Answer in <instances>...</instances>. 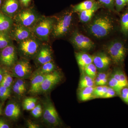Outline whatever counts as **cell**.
Segmentation results:
<instances>
[{
	"instance_id": "cell-46",
	"label": "cell",
	"mask_w": 128,
	"mask_h": 128,
	"mask_svg": "<svg viewBox=\"0 0 128 128\" xmlns=\"http://www.w3.org/2000/svg\"><path fill=\"white\" fill-rule=\"evenodd\" d=\"M94 81H95V84H96V86H102V80L98 76H96L94 80Z\"/></svg>"
},
{
	"instance_id": "cell-14",
	"label": "cell",
	"mask_w": 128,
	"mask_h": 128,
	"mask_svg": "<svg viewBox=\"0 0 128 128\" xmlns=\"http://www.w3.org/2000/svg\"><path fill=\"white\" fill-rule=\"evenodd\" d=\"M22 9L19 0H4L0 11L13 18Z\"/></svg>"
},
{
	"instance_id": "cell-17",
	"label": "cell",
	"mask_w": 128,
	"mask_h": 128,
	"mask_svg": "<svg viewBox=\"0 0 128 128\" xmlns=\"http://www.w3.org/2000/svg\"><path fill=\"white\" fill-rule=\"evenodd\" d=\"M46 75L32 74L30 77V86L28 94L36 95L41 93L42 82Z\"/></svg>"
},
{
	"instance_id": "cell-28",
	"label": "cell",
	"mask_w": 128,
	"mask_h": 128,
	"mask_svg": "<svg viewBox=\"0 0 128 128\" xmlns=\"http://www.w3.org/2000/svg\"><path fill=\"white\" fill-rule=\"evenodd\" d=\"M13 44V40L9 34L0 32V51Z\"/></svg>"
},
{
	"instance_id": "cell-10",
	"label": "cell",
	"mask_w": 128,
	"mask_h": 128,
	"mask_svg": "<svg viewBox=\"0 0 128 128\" xmlns=\"http://www.w3.org/2000/svg\"><path fill=\"white\" fill-rule=\"evenodd\" d=\"M73 46L81 51H89L94 48L95 44L91 40L80 32L78 30H74L70 38Z\"/></svg>"
},
{
	"instance_id": "cell-4",
	"label": "cell",
	"mask_w": 128,
	"mask_h": 128,
	"mask_svg": "<svg viewBox=\"0 0 128 128\" xmlns=\"http://www.w3.org/2000/svg\"><path fill=\"white\" fill-rule=\"evenodd\" d=\"M105 47L112 62L118 66L122 65L128 51L125 43L121 40L115 39L108 42Z\"/></svg>"
},
{
	"instance_id": "cell-30",
	"label": "cell",
	"mask_w": 128,
	"mask_h": 128,
	"mask_svg": "<svg viewBox=\"0 0 128 128\" xmlns=\"http://www.w3.org/2000/svg\"><path fill=\"white\" fill-rule=\"evenodd\" d=\"M86 74L95 80L96 76L97 68L93 63L89 64L82 69Z\"/></svg>"
},
{
	"instance_id": "cell-34",
	"label": "cell",
	"mask_w": 128,
	"mask_h": 128,
	"mask_svg": "<svg viewBox=\"0 0 128 128\" xmlns=\"http://www.w3.org/2000/svg\"><path fill=\"white\" fill-rule=\"evenodd\" d=\"M12 90L15 96L18 99H20L24 96L26 92L22 90L18 85L14 82L12 84Z\"/></svg>"
},
{
	"instance_id": "cell-24",
	"label": "cell",
	"mask_w": 128,
	"mask_h": 128,
	"mask_svg": "<svg viewBox=\"0 0 128 128\" xmlns=\"http://www.w3.org/2000/svg\"><path fill=\"white\" fill-rule=\"evenodd\" d=\"M94 86L85 88L83 89H80L79 92V98L80 100L85 102L90 100L92 98H94L93 91Z\"/></svg>"
},
{
	"instance_id": "cell-8",
	"label": "cell",
	"mask_w": 128,
	"mask_h": 128,
	"mask_svg": "<svg viewBox=\"0 0 128 128\" xmlns=\"http://www.w3.org/2000/svg\"><path fill=\"white\" fill-rule=\"evenodd\" d=\"M13 78L29 79L32 74L33 70L30 60L20 58L9 70Z\"/></svg>"
},
{
	"instance_id": "cell-23",
	"label": "cell",
	"mask_w": 128,
	"mask_h": 128,
	"mask_svg": "<svg viewBox=\"0 0 128 128\" xmlns=\"http://www.w3.org/2000/svg\"><path fill=\"white\" fill-rule=\"evenodd\" d=\"M112 76L118 81L122 87L128 86V78L122 69L117 68L115 69Z\"/></svg>"
},
{
	"instance_id": "cell-11",
	"label": "cell",
	"mask_w": 128,
	"mask_h": 128,
	"mask_svg": "<svg viewBox=\"0 0 128 128\" xmlns=\"http://www.w3.org/2000/svg\"><path fill=\"white\" fill-rule=\"evenodd\" d=\"M9 34L12 40L17 43L34 36L32 29L14 22Z\"/></svg>"
},
{
	"instance_id": "cell-26",
	"label": "cell",
	"mask_w": 128,
	"mask_h": 128,
	"mask_svg": "<svg viewBox=\"0 0 128 128\" xmlns=\"http://www.w3.org/2000/svg\"><path fill=\"white\" fill-rule=\"evenodd\" d=\"M38 98L34 97H28L24 99L22 107L24 110L31 111L36 105Z\"/></svg>"
},
{
	"instance_id": "cell-9",
	"label": "cell",
	"mask_w": 128,
	"mask_h": 128,
	"mask_svg": "<svg viewBox=\"0 0 128 128\" xmlns=\"http://www.w3.org/2000/svg\"><path fill=\"white\" fill-rule=\"evenodd\" d=\"M18 56L16 47L12 44L0 51V64L9 70L18 60Z\"/></svg>"
},
{
	"instance_id": "cell-21",
	"label": "cell",
	"mask_w": 128,
	"mask_h": 128,
	"mask_svg": "<svg viewBox=\"0 0 128 128\" xmlns=\"http://www.w3.org/2000/svg\"><path fill=\"white\" fill-rule=\"evenodd\" d=\"M56 70V66L54 62L50 61L38 66V68L32 74L46 75L51 73Z\"/></svg>"
},
{
	"instance_id": "cell-18",
	"label": "cell",
	"mask_w": 128,
	"mask_h": 128,
	"mask_svg": "<svg viewBox=\"0 0 128 128\" xmlns=\"http://www.w3.org/2000/svg\"><path fill=\"white\" fill-rule=\"evenodd\" d=\"M102 6L97 1L92 8L78 12V17L80 22L83 23H88L95 15L96 12Z\"/></svg>"
},
{
	"instance_id": "cell-13",
	"label": "cell",
	"mask_w": 128,
	"mask_h": 128,
	"mask_svg": "<svg viewBox=\"0 0 128 128\" xmlns=\"http://www.w3.org/2000/svg\"><path fill=\"white\" fill-rule=\"evenodd\" d=\"M35 64L38 66L53 60V51L48 44H42L41 48L34 58Z\"/></svg>"
},
{
	"instance_id": "cell-41",
	"label": "cell",
	"mask_w": 128,
	"mask_h": 128,
	"mask_svg": "<svg viewBox=\"0 0 128 128\" xmlns=\"http://www.w3.org/2000/svg\"><path fill=\"white\" fill-rule=\"evenodd\" d=\"M22 8H27L30 6L32 0H19Z\"/></svg>"
},
{
	"instance_id": "cell-40",
	"label": "cell",
	"mask_w": 128,
	"mask_h": 128,
	"mask_svg": "<svg viewBox=\"0 0 128 128\" xmlns=\"http://www.w3.org/2000/svg\"><path fill=\"white\" fill-rule=\"evenodd\" d=\"M103 88V86H98L94 87L93 94L94 98H101L102 92Z\"/></svg>"
},
{
	"instance_id": "cell-3",
	"label": "cell",
	"mask_w": 128,
	"mask_h": 128,
	"mask_svg": "<svg viewBox=\"0 0 128 128\" xmlns=\"http://www.w3.org/2000/svg\"><path fill=\"white\" fill-rule=\"evenodd\" d=\"M56 18L42 16L39 20L32 28L34 36L43 43L48 42L50 40Z\"/></svg>"
},
{
	"instance_id": "cell-39",
	"label": "cell",
	"mask_w": 128,
	"mask_h": 128,
	"mask_svg": "<svg viewBox=\"0 0 128 128\" xmlns=\"http://www.w3.org/2000/svg\"><path fill=\"white\" fill-rule=\"evenodd\" d=\"M116 92L112 88L110 87H108L107 91L105 95L103 96L102 98H110L114 97L116 96Z\"/></svg>"
},
{
	"instance_id": "cell-43",
	"label": "cell",
	"mask_w": 128,
	"mask_h": 128,
	"mask_svg": "<svg viewBox=\"0 0 128 128\" xmlns=\"http://www.w3.org/2000/svg\"><path fill=\"white\" fill-rule=\"evenodd\" d=\"M10 128L9 124L4 119L0 118V128Z\"/></svg>"
},
{
	"instance_id": "cell-6",
	"label": "cell",
	"mask_w": 128,
	"mask_h": 128,
	"mask_svg": "<svg viewBox=\"0 0 128 128\" xmlns=\"http://www.w3.org/2000/svg\"><path fill=\"white\" fill-rule=\"evenodd\" d=\"M33 6L22 8L13 18L14 23L32 29L42 16Z\"/></svg>"
},
{
	"instance_id": "cell-47",
	"label": "cell",
	"mask_w": 128,
	"mask_h": 128,
	"mask_svg": "<svg viewBox=\"0 0 128 128\" xmlns=\"http://www.w3.org/2000/svg\"><path fill=\"white\" fill-rule=\"evenodd\" d=\"M2 105H3V102H0V116L2 114Z\"/></svg>"
},
{
	"instance_id": "cell-29",
	"label": "cell",
	"mask_w": 128,
	"mask_h": 128,
	"mask_svg": "<svg viewBox=\"0 0 128 128\" xmlns=\"http://www.w3.org/2000/svg\"><path fill=\"white\" fill-rule=\"evenodd\" d=\"M94 80L86 74L83 76L80 80L79 84V89H81L86 87H92L94 86Z\"/></svg>"
},
{
	"instance_id": "cell-22",
	"label": "cell",
	"mask_w": 128,
	"mask_h": 128,
	"mask_svg": "<svg viewBox=\"0 0 128 128\" xmlns=\"http://www.w3.org/2000/svg\"><path fill=\"white\" fill-rule=\"evenodd\" d=\"M96 2V0H86L74 6L72 10L73 13H78L88 10L93 7Z\"/></svg>"
},
{
	"instance_id": "cell-5",
	"label": "cell",
	"mask_w": 128,
	"mask_h": 128,
	"mask_svg": "<svg viewBox=\"0 0 128 128\" xmlns=\"http://www.w3.org/2000/svg\"><path fill=\"white\" fill-rule=\"evenodd\" d=\"M43 43L35 36L19 42L16 47L18 55L29 60L34 59Z\"/></svg>"
},
{
	"instance_id": "cell-33",
	"label": "cell",
	"mask_w": 128,
	"mask_h": 128,
	"mask_svg": "<svg viewBox=\"0 0 128 128\" xmlns=\"http://www.w3.org/2000/svg\"><path fill=\"white\" fill-rule=\"evenodd\" d=\"M102 6L111 10H115V0H98Z\"/></svg>"
},
{
	"instance_id": "cell-27",
	"label": "cell",
	"mask_w": 128,
	"mask_h": 128,
	"mask_svg": "<svg viewBox=\"0 0 128 128\" xmlns=\"http://www.w3.org/2000/svg\"><path fill=\"white\" fill-rule=\"evenodd\" d=\"M14 81L13 77L10 72L6 69L4 75L0 85L6 88L12 89Z\"/></svg>"
},
{
	"instance_id": "cell-45",
	"label": "cell",
	"mask_w": 128,
	"mask_h": 128,
	"mask_svg": "<svg viewBox=\"0 0 128 128\" xmlns=\"http://www.w3.org/2000/svg\"><path fill=\"white\" fill-rule=\"evenodd\" d=\"M98 76L102 80V82L104 79L108 78V75L106 73H99L98 75Z\"/></svg>"
},
{
	"instance_id": "cell-12",
	"label": "cell",
	"mask_w": 128,
	"mask_h": 128,
	"mask_svg": "<svg viewBox=\"0 0 128 128\" xmlns=\"http://www.w3.org/2000/svg\"><path fill=\"white\" fill-rule=\"evenodd\" d=\"M62 75L57 70L47 74L42 82L41 93H46L50 91L61 80Z\"/></svg>"
},
{
	"instance_id": "cell-1",
	"label": "cell",
	"mask_w": 128,
	"mask_h": 128,
	"mask_svg": "<svg viewBox=\"0 0 128 128\" xmlns=\"http://www.w3.org/2000/svg\"><path fill=\"white\" fill-rule=\"evenodd\" d=\"M87 24L86 32L98 39H102L110 35L116 26L114 18L110 14L105 12L94 15Z\"/></svg>"
},
{
	"instance_id": "cell-31",
	"label": "cell",
	"mask_w": 128,
	"mask_h": 128,
	"mask_svg": "<svg viewBox=\"0 0 128 128\" xmlns=\"http://www.w3.org/2000/svg\"><path fill=\"white\" fill-rule=\"evenodd\" d=\"M12 89L6 88L0 85V100L3 102L10 97Z\"/></svg>"
},
{
	"instance_id": "cell-2",
	"label": "cell",
	"mask_w": 128,
	"mask_h": 128,
	"mask_svg": "<svg viewBox=\"0 0 128 128\" xmlns=\"http://www.w3.org/2000/svg\"><path fill=\"white\" fill-rule=\"evenodd\" d=\"M73 12L67 11L56 18L51 35L54 38L65 36L71 31L73 25Z\"/></svg>"
},
{
	"instance_id": "cell-37",
	"label": "cell",
	"mask_w": 128,
	"mask_h": 128,
	"mask_svg": "<svg viewBox=\"0 0 128 128\" xmlns=\"http://www.w3.org/2000/svg\"><path fill=\"white\" fill-rule=\"evenodd\" d=\"M26 80L16 78L14 82L21 89L25 92H26L28 88V84Z\"/></svg>"
},
{
	"instance_id": "cell-15",
	"label": "cell",
	"mask_w": 128,
	"mask_h": 128,
	"mask_svg": "<svg viewBox=\"0 0 128 128\" xmlns=\"http://www.w3.org/2000/svg\"><path fill=\"white\" fill-rule=\"evenodd\" d=\"M4 114L9 119L16 121L21 116L20 106L15 101H10L8 102L4 109Z\"/></svg>"
},
{
	"instance_id": "cell-25",
	"label": "cell",
	"mask_w": 128,
	"mask_h": 128,
	"mask_svg": "<svg viewBox=\"0 0 128 128\" xmlns=\"http://www.w3.org/2000/svg\"><path fill=\"white\" fill-rule=\"evenodd\" d=\"M120 26L121 33L124 36L128 37V7L121 15Z\"/></svg>"
},
{
	"instance_id": "cell-48",
	"label": "cell",
	"mask_w": 128,
	"mask_h": 128,
	"mask_svg": "<svg viewBox=\"0 0 128 128\" xmlns=\"http://www.w3.org/2000/svg\"><path fill=\"white\" fill-rule=\"evenodd\" d=\"M4 0H0V9L2 6V4H3Z\"/></svg>"
},
{
	"instance_id": "cell-32",
	"label": "cell",
	"mask_w": 128,
	"mask_h": 128,
	"mask_svg": "<svg viewBox=\"0 0 128 128\" xmlns=\"http://www.w3.org/2000/svg\"><path fill=\"white\" fill-rule=\"evenodd\" d=\"M108 85L109 87L112 88L116 92V94L119 95L121 89L123 88L121 86L118 81L112 76L109 80Z\"/></svg>"
},
{
	"instance_id": "cell-19",
	"label": "cell",
	"mask_w": 128,
	"mask_h": 128,
	"mask_svg": "<svg viewBox=\"0 0 128 128\" xmlns=\"http://www.w3.org/2000/svg\"><path fill=\"white\" fill-rule=\"evenodd\" d=\"M14 23L13 18L0 11V32L9 34Z\"/></svg>"
},
{
	"instance_id": "cell-16",
	"label": "cell",
	"mask_w": 128,
	"mask_h": 128,
	"mask_svg": "<svg viewBox=\"0 0 128 128\" xmlns=\"http://www.w3.org/2000/svg\"><path fill=\"white\" fill-rule=\"evenodd\" d=\"M112 62L111 58L104 52H99L93 56V62L97 69L104 70L108 68Z\"/></svg>"
},
{
	"instance_id": "cell-44",
	"label": "cell",
	"mask_w": 128,
	"mask_h": 128,
	"mask_svg": "<svg viewBox=\"0 0 128 128\" xmlns=\"http://www.w3.org/2000/svg\"><path fill=\"white\" fill-rule=\"evenodd\" d=\"M6 69L0 64V84L2 82V79L4 75Z\"/></svg>"
},
{
	"instance_id": "cell-35",
	"label": "cell",
	"mask_w": 128,
	"mask_h": 128,
	"mask_svg": "<svg viewBox=\"0 0 128 128\" xmlns=\"http://www.w3.org/2000/svg\"><path fill=\"white\" fill-rule=\"evenodd\" d=\"M43 108L42 105L38 104L36 105L34 108L31 110V114L32 116L35 118H38L42 116Z\"/></svg>"
},
{
	"instance_id": "cell-38",
	"label": "cell",
	"mask_w": 128,
	"mask_h": 128,
	"mask_svg": "<svg viewBox=\"0 0 128 128\" xmlns=\"http://www.w3.org/2000/svg\"><path fill=\"white\" fill-rule=\"evenodd\" d=\"M119 96L122 100L128 104V86H125L122 88Z\"/></svg>"
},
{
	"instance_id": "cell-36",
	"label": "cell",
	"mask_w": 128,
	"mask_h": 128,
	"mask_svg": "<svg viewBox=\"0 0 128 128\" xmlns=\"http://www.w3.org/2000/svg\"><path fill=\"white\" fill-rule=\"evenodd\" d=\"M127 6L128 0H115V10L117 12H120Z\"/></svg>"
},
{
	"instance_id": "cell-7",
	"label": "cell",
	"mask_w": 128,
	"mask_h": 128,
	"mask_svg": "<svg viewBox=\"0 0 128 128\" xmlns=\"http://www.w3.org/2000/svg\"><path fill=\"white\" fill-rule=\"evenodd\" d=\"M43 122L48 126L56 127L61 124V121L54 105L48 96L42 101Z\"/></svg>"
},
{
	"instance_id": "cell-42",
	"label": "cell",
	"mask_w": 128,
	"mask_h": 128,
	"mask_svg": "<svg viewBox=\"0 0 128 128\" xmlns=\"http://www.w3.org/2000/svg\"><path fill=\"white\" fill-rule=\"evenodd\" d=\"M26 125L28 128H39L40 125L35 123L32 120H28L26 121Z\"/></svg>"
},
{
	"instance_id": "cell-20",
	"label": "cell",
	"mask_w": 128,
	"mask_h": 128,
	"mask_svg": "<svg viewBox=\"0 0 128 128\" xmlns=\"http://www.w3.org/2000/svg\"><path fill=\"white\" fill-rule=\"evenodd\" d=\"M75 57L78 65L82 69L93 62V56L82 51L76 52Z\"/></svg>"
}]
</instances>
